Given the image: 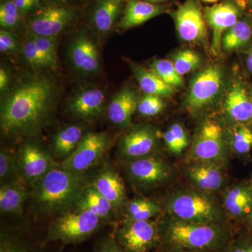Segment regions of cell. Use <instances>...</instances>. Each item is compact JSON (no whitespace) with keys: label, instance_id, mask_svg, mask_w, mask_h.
Masks as SVG:
<instances>
[{"label":"cell","instance_id":"cell-1","mask_svg":"<svg viewBox=\"0 0 252 252\" xmlns=\"http://www.w3.org/2000/svg\"><path fill=\"white\" fill-rule=\"evenodd\" d=\"M58 92L54 80L49 77L32 76L23 79L1 102V132L14 139L38 135L54 117Z\"/></svg>","mask_w":252,"mask_h":252},{"label":"cell","instance_id":"cell-2","mask_svg":"<svg viewBox=\"0 0 252 252\" xmlns=\"http://www.w3.org/2000/svg\"><path fill=\"white\" fill-rule=\"evenodd\" d=\"M159 236L158 248L220 252L233 232L226 223H192L166 215L159 221Z\"/></svg>","mask_w":252,"mask_h":252},{"label":"cell","instance_id":"cell-3","mask_svg":"<svg viewBox=\"0 0 252 252\" xmlns=\"http://www.w3.org/2000/svg\"><path fill=\"white\" fill-rule=\"evenodd\" d=\"M90 185L84 175L58 166L31 187V197L39 216H58L75 208L84 189Z\"/></svg>","mask_w":252,"mask_h":252},{"label":"cell","instance_id":"cell-4","mask_svg":"<svg viewBox=\"0 0 252 252\" xmlns=\"http://www.w3.org/2000/svg\"><path fill=\"white\" fill-rule=\"evenodd\" d=\"M164 211L177 220L198 223H226L222 203L213 193L184 189L172 193L164 203Z\"/></svg>","mask_w":252,"mask_h":252},{"label":"cell","instance_id":"cell-5","mask_svg":"<svg viewBox=\"0 0 252 252\" xmlns=\"http://www.w3.org/2000/svg\"><path fill=\"white\" fill-rule=\"evenodd\" d=\"M104 222L87 209L74 208L55 217L50 223L44 243L61 242L64 245L83 243L98 231Z\"/></svg>","mask_w":252,"mask_h":252},{"label":"cell","instance_id":"cell-6","mask_svg":"<svg viewBox=\"0 0 252 252\" xmlns=\"http://www.w3.org/2000/svg\"><path fill=\"white\" fill-rule=\"evenodd\" d=\"M79 17L75 5L64 0H44L26 19V28L34 35L58 36L74 26Z\"/></svg>","mask_w":252,"mask_h":252},{"label":"cell","instance_id":"cell-7","mask_svg":"<svg viewBox=\"0 0 252 252\" xmlns=\"http://www.w3.org/2000/svg\"><path fill=\"white\" fill-rule=\"evenodd\" d=\"M191 161L214 162L225 167L228 146L223 127L216 121L206 120L195 133L189 153Z\"/></svg>","mask_w":252,"mask_h":252},{"label":"cell","instance_id":"cell-8","mask_svg":"<svg viewBox=\"0 0 252 252\" xmlns=\"http://www.w3.org/2000/svg\"><path fill=\"white\" fill-rule=\"evenodd\" d=\"M112 234L126 252H150L159 246V221L124 219Z\"/></svg>","mask_w":252,"mask_h":252},{"label":"cell","instance_id":"cell-9","mask_svg":"<svg viewBox=\"0 0 252 252\" xmlns=\"http://www.w3.org/2000/svg\"><path fill=\"white\" fill-rule=\"evenodd\" d=\"M224 84L223 68L210 64L195 74L190 82L186 106L195 113L211 105L221 92Z\"/></svg>","mask_w":252,"mask_h":252},{"label":"cell","instance_id":"cell-10","mask_svg":"<svg viewBox=\"0 0 252 252\" xmlns=\"http://www.w3.org/2000/svg\"><path fill=\"white\" fill-rule=\"evenodd\" d=\"M110 146V138L106 132H89L83 137L74 153L59 162V166L67 171L84 175L101 160Z\"/></svg>","mask_w":252,"mask_h":252},{"label":"cell","instance_id":"cell-11","mask_svg":"<svg viewBox=\"0 0 252 252\" xmlns=\"http://www.w3.org/2000/svg\"><path fill=\"white\" fill-rule=\"evenodd\" d=\"M16 158L21 180L31 187L59 164L52 154L32 141L18 148Z\"/></svg>","mask_w":252,"mask_h":252},{"label":"cell","instance_id":"cell-12","mask_svg":"<svg viewBox=\"0 0 252 252\" xmlns=\"http://www.w3.org/2000/svg\"><path fill=\"white\" fill-rule=\"evenodd\" d=\"M243 0H225L204 9V17L212 32V51L218 56L221 51L223 34L244 15Z\"/></svg>","mask_w":252,"mask_h":252},{"label":"cell","instance_id":"cell-13","mask_svg":"<svg viewBox=\"0 0 252 252\" xmlns=\"http://www.w3.org/2000/svg\"><path fill=\"white\" fill-rule=\"evenodd\" d=\"M171 16L182 40L195 44L206 42L207 25L198 0H186L172 11Z\"/></svg>","mask_w":252,"mask_h":252},{"label":"cell","instance_id":"cell-14","mask_svg":"<svg viewBox=\"0 0 252 252\" xmlns=\"http://www.w3.org/2000/svg\"><path fill=\"white\" fill-rule=\"evenodd\" d=\"M158 140L157 131L152 126L140 124L130 127L119 140V157L126 162L155 155Z\"/></svg>","mask_w":252,"mask_h":252},{"label":"cell","instance_id":"cell-15","mask_svg":"<svg viewBox=\"0 0 252 252\" xmlns=\"http://www.w3.org/2000/svg\"><path fill=\"white\" fill-rule=\"evenodd\" d=\"M126 170L132 182L142 188H152L170 179L171 167L168 162L156 155L126 162Z\"/></svg>","mask_w":252,"mask_h":252},{"label":"cell","instance_id":"cell-16","mask_svg":"<svg viewBox=\"0 0 252 252\" xmlns=\"http://www.w3.org/2000/svg\"><path fill=\"white\" fill-rule=\"evenodd\" d=\"M68 57L72 67L82 75H94L100 69L98 48L85 32H80L74 36L68 49Z\"/></svg>","mask_w":252,"mask_h":252},{"label":"cell","instance_id":"cell-17","mask_svg":"<svg viewBox=\"0 0 252 252\" xmlns=\"http://www.w3.org/2000/svg\"><path fill=\"white\" fill-rule=\"evenodd\" d=\"M90 185L112 204L117 217L124 212L127 202L125 186L119 172L111 164L102 167Z\"/></svg>","mask_w":252,"mask_h":252},{"label":"cell","instance_id":"cell-18","mask_svg":"<svg viewBox=\"0 0 252 252\" xmlns=\"http://www.w3.org/2000/svg\"><path fill=\"white\" fill-rule=\"evenodd\" d=\"M124 4L120 0H91L88 21L97 33L107 35L120 21Z\"/></svg>","mask_w":252,"mask_h":252},{"label":"cell","instance_id":"cell-19","mask_svg":"<svg viewBox=\"0 0 252 252\" xmlns=\"http://www.w3.org/2000/svg\"><path fill=\"white\" fill-rule=\"evenodd\" d=\"M224 167L214 162L192 161L186 175L195 189L209 193L219 191L225 185Z\"/></svg>","mask_w":252,"mask_h":252},{"label":"cell","instance_id":"cell-20","mask_svg":"<svg viewBox=\"0 0 252 252\" xmlns=\"http://www.w3.org/2000/svg\"><path fill=\"white\" fill-rule=\"evenodd\" d=\"M224 109L227 117L237 124L252 121V94L250 85L235 81L225 95Z\"/></svg>","mask_w":252,"mask_h":252},{"label":"cell","instance_id":"cell-21","mask_svg":"<svg viewBox=\"0 0 252 252\" xmlns=\"http://www.w3.org/2000/svg\"><path fill=\"white\" fill-rule=\"evenodd\" d=\"M227 217L246 221L252 213V183L242 182L227 189L222 202Z\"/></svg>","mask_w":252,"mask_h":252},{"label":"cell","instance_id":"cell-22","mask_svg":"<svg viewBox=\"0 0 252 252\" xmlns=\"http://www.w3.org/2000/svg\"><path fill=\"white\" fill-rule=\"evenodd\" d=\"M106 96L102 90L95 88L78 91L69 100V112L85 121H94L103 112Z\"/></svg>","mask_w":252,"mask_h":252},{"label":"cell","instance_id":"cell-23","mask_svg":"<svg viewBox=\"0 0 252 252\" xmlns=\"http://www.w3.org/2000/svg\"><path fill=\"white\" fill-rule=\"evenodd\" d=\"M139 99L137 92L130 86L122 88L114 94L107 107V116L110 122L119 127L130 128Z\"/></svg>","mask_w":252,"mask_h":252},{"label":"cell","instance_id":"cell-24","mask_svg":"<svg viewBox=\"0 0 252 252\" xmlns=\"http://www.w3.org/2000/svg\"><path fill=\"white\" fill-rule=\"evenodd\" d=\"M126 3L122 18L117 25L121 30L137 27L168 10L166 5L153 4L144 0H130Z\"/></svg>","mask_w":252,"mask_h":252},{"label":"cell","instance_id":"cell-25","mask_svg":"<svg viewBox=\"0 0 252 252\" xmlns=\"http://www.w3.org/2000/svg\"><path fill=\"white\" fill-rule=\"evenodd\" d=\"M85 135L84 129L78 125L66 126L56 132L51 142L55 160L63 162L70 157Z\"/></svg>","mask_w":252,"mask_h":252},{"label":"cell","instance_id":"cell-26","mask_svg":"<svg viewBox=\"0 0 252 252\" xmlns=\"http://www.w3.org/2000/svg\"><path fill=\"white\" fill-rule=\"evenodd\" d=\"M28 186L23 181L1 185L0 187V210L1 213L20 215L23 205L31 197Z\"/></svg>","mask_w":252,"mask_h":252},{"label":"cell","instance_id":"cell-27","mask_svg":"<svg viewBox=\"0 0 252 252\" xmlns=\"http://www.w3.org/2000/svg\"><path fill=\"white\" fill-rule=\"evenodd\" d=\"M129 66L140 89L146 94L168 98L175 94V89L165 84L152 69H146L132 62L129 63Z\"/></svg>","mask_w":252,"mask_h":252},{"label":"cell","instance_id":"cell-28","mask_svg":"<svg viewBox=\"0 0 252 252\" xmlns=\"http://www.w3.org/2000/svg\"><path fill=\"white\" fill-rule=\"evenodd\" d=\"M252 39V17L243 16L222 36L221 50L233 52L246 47Z\"/></svg>","mask_w":252,"mask_h":252},{"label":"cell","instance_id":"cell-29","mask_svg":"<svg viewBox=\"0 0 252 252\" xmlns=\"http://www.w3.org/2000/svg\"><path fill=\"white\" fill-rule=\"evenodd\" d=\"M75 208L87 209L94 212L103 222H112L117 217L112 204L89 185L83 191Z\"/></svg>","mask_w":252,"mask_h":252},{"label":"cell","instance_id":"cell-30","mask_svg":"<svg viewBox=\"0 0 252 252\" xmlns=\"http://www.w3.org/2000/svg\"><path fill=\"white\" fill-rule=\"evenodd\" d=\"M160 204L151 199L135 198L126 202L124 207V219L130 220H152L160 215Z\"/></svg>","mask_w":252,"mask_h":252},{"label":"cell","instance_id":"cell-31","mask_svg":"<svg viewBox=\"0 0 252 252\" xmlns=\"http://www.w3.org/2000/svg\"><path fill=\"white\" fill-rule=\"evenodd\" d=\"M0 252H40L17 230L1 229Z\"/></svg>","mask_w":252,"mask_h":252},{"label":"cell","instance_id":"cell-32","mask_svg":"<svg viewBox=\"0 0 252 252\" xmlns=\"http://www.w3.org/2000/svg\"><path fill=\"white\" fill-rule=\"evenodd\" d=\"M26 26V20L23 18L13 0H1L0 2V27L1 30L16 32L23 26Z\"/></svg>","mask_w":252,"mask_h":252},{"label":"cell","instance_id":"cell-33","mask_svg":"<svg viewBox=\"0 0 252 252\" xmlns=\"http://www.w3.org/2000/svg\"><path fill=\"white\" fill-rule=\"evenodd\" d=\"M167 150L174 155H181L189 147L188 134L185 127L178 123L172 124L162 135Z\"/></svg>","mask_w":252,"mask_h":252},{"label":"cell","instance_id":"cell-34","mask_svg":"<svg viewBox=\"0 0 252 252\" xmlns=\"http://www.w3.org/2000/svg\"><path fill=\"white\" fill-rule=\"evenodd\" d=\"M150 69L165 84L173 89H182L185 86L183 78L176 70L173 63L170 60H154L150 63Z\"/></svg>","mask_w":252,"mask_h":252},{"label":"cell","instance_id":"cell-35","mask_svg":"<svg viewBox=\"0 0 252 252\" xmlns=\"http://www.w3.org/2000/svg\"><path fill=\"white\" fill-rule=\"evenodd\" d=\"M16 181L23 180L18 171L16 153L2 148L0 152V183L1 185Z\"/></svg>","mask_w":252,"mask_h":252},{"label":"cell","instance_id":"cell-36","mask_svg":"<svg viewBox=\"0 0 252 252\" xmlns=\"http://www.w3.org/2000/svg\"><path fill=\"white\" fill-rule=\"evenodd\" d=\"M171 61L182 77L198 69L202 63L200 55L189 49L177 51L172 56Z\"/></svg>","mask_w":252,"mask_h":252},{"label":"cell","instance_id":"cell-37","mask_svg":"<svg viewBox=\"0 0 252 252\" xmlns=\"http://www.w3.org/2000/svg\"><path fill=\"white\" fill-rule=\"evenodd\" d=\"M230 145L235 153L245 155L252 149V130L245 124H237L231 138Z\"/></svg>","mask_w":252,"mask_h":252},{"label":"cell","instance_id":"cell-38","mask_svg":"<svg viewBox=\"0 0 252 252\" xmlns=\"http://www.w3.org/2000/svg\"><path fill=\"white\" fill-rule=\"evenodd\" d=\"M23 56L25 61L31 67L38 70L41 69H52L49 63L38 49L35 42L28 34L27 40L23 44L22 48Z\"/></svg>","mask_w":252,"mask_h":252},{"label":"cell","instance_id":"cell-39","mask_svg":"<svg viewBox=\"0 0 252 252\" xmlns=\"http://www.w3.org/2000/svg\"><path fill=\"white\" fill-rule=\"evenodd\" d=\"M35 42L38 49L45 58L50 66L55 69L57 66L58 36H38L28 33Z\"/></svg>","mask_w":252,"mask_h":252},{"label":"cell","instance_id":"cell-40","mask_svg":"<svg viewBox=\"0 0 252 252\" xmlns=\"http://www.w3.org/2000/svg\"><path fill=\"white\" fill-rule=\"evenodd\" d=\"M165 107L162 97L145 94L139 99L137 111L144 117H152L160 114Z\"/></svg>","mask_w":252,"mask_h":252},{"label":"cell","instance_id":"cell-41","mask_svg":"<svg viewBox=\"0 0 252 252\" xmlns=\"http://www.w3.org/2000/svg\"><path fill=\"white\" fill-rule=\"evenodd\" d=\"M220 252H252V233L233 238Z\"/></svg>","mask_w":252,"mask_h":252},{"label":"cell","instance_id":"cell-42","mask_svg":"<svg viewBox=\"0 0 252 252\" xmlns=\"http://www.w3.org/2000/svg\"><path fill=\"white\" fill-rule=\"evenodd\" d=\"M17 36L12 32L0 31V51L1 54H13L18 50Z\"/></svg>","mask_w":252,"mask_h":252},{"label":"cell","instance_id":"cell-43","mask_svg":"<svg viewBox=\"0 0 252 252\" xmlns=\"http://www.w3.org/2000/svg\"><path fill=\"white\" fill-rule=\"evenodd\" d=\"M94 252H126L117 243L112 233L104 236L97 242Z\"/></svg>","mask_w":252,"mask_h":252},{"label":"cell","instance_id":"cell-44","mask_svg":"<svg viewBox=\"0 0 252 252\" xmlns=\"http://www.w3.org/2000/svg\"><path fill=\"white\" fill-rule=\"evenodd\" d=\"M44 0H13L25 19H27L40 6Z\"/></svg>","mask_w":252,"mask_h":252},{"label":"cell","instance_id":"cell-45","mask_svg":"<svg viewBox=\"0 0 252 252\" xmlns=\"http://www.w3.org/2000/svg\"><path fill=\"white\" fill-rule=\"evenodd\" d=\"M10 77L8 71L3 66L0 69V91L1 94H4L9 85Z\"/></svg>","mask_w":252,"mask_h":252},{"label":"cell","instance_id":"cell-46","mask_svg":"<svg viewBox=\"0 0 252 252\" xmlns=\"http://www.w3.org/2000/svg\"><path fill=\"white\" fill-rule=\"evenodd\" d=\"M157 252H201L192 251V250H182V249H170L158 248Z\"/></svg>","mask_w":252,"mask_h":252},{"label":"cell","instance_id":"cell-47","mask_svg":"<svg viewBox=\"0 0 252 252\" xmlns=\"http://www.w3.org/2000/svg\"><path fill=\"white\" fill-rule=\"evenodd\" d=\"M246 66L248 72L252 74V49L249 53L246 59Z\"/></svg>","mask_w":252,"mask_h":252},{"label":"cell","instance_id":"cell-48","mask_svg":"<svg viewBox=\"0 0 252 252\" xmlns=\"http://www.w3.org/2000/svg\"><path fill=\"white\" fill-rule=\"evenodd\" d=\"M245 222H246L247 224H248L249 230H250V233H252V213Z\"/></svg>","mask_w":252,"mask_h":252},{"label":"cell","instance_id":"cell-49","mask_svg":"<svg viewBox=\"0 0 252 252\" xmlns=\"http://www.w3.org/2000/svg\"><path fill=\"white\" fill-rule=\"evenodd\" d=\"M64 1L77 6L78 3H84L87 1V0H64Z\"/></svg>","mask_w":252,"mask_h":252},{"label":"cell","instance_id":"cell-50","mask_svg":"<svg viewBox=\"0 0 252 252\" xmlns=\"http://www.w3.org/2000/svg\"><path fill=\"white\" fill-rule=\"evenodd\" d=\"M144 1H148V2L153 3V4H160V3L166 1L167 0H144Z\"/></svg>","mask_w":252,"mask_h":252},{"label":"cell","instance_id":"cell-51","mask_svg":"<svg viewBox=\"0 0 252 252\" xmlns=\"http://www.w3.org/2000/svg\"><path fill=\"white\" fill-rule=\"evenodd\" d=\"M204 1H207V2H217V1H220V0H203Z\"/></svg>","mask_w":252,"mask_h":252},{"label":"cell","instance_id":"cell-52","mask_svg":"<svg viewBox=\"0 0 252 252\" xmlns=\"http://www.w3.org/2000/svg\"><path fill=\"white\" fill-rule=\"evenodd\" d=\"M249 3H250V8H251L252 12V0H249Z\"/></svg>","mask_w":252,"mask_h":252},{"label":"cell","instance_id":"cell-53","mask_svg":"<svg viewBox=\"0 0 252 252\" xmlns=\"http://www.w3.org/2000/svg\"><path fill=\"white\" fill-rule=\"evenodd\" d=\"M120 1H124V2H127V1H130V0H120Z\"/></svg>","mask_w":252,"mask_h":252},{"label":"cell","instance_id":"cell-54","mask_svg":"<svg viewBox=\"0 0 252 252\" xmlns=\"http://www.w3.org/2000/svg\"><path fill=\"white\" fill-rule=\"evenodd\" d=\"M250 90H251L252 94V84H250Z\"/></svg>","mask_w":252,"mask_h":252},{"label":"cell","instance_id":"cell-55","mask_svg":"<svg viewBox=\"0 0 252 252\" xmlns=\"http://www.w3.org/2000/svg\"><path fill=\"white\" fill-rule=\"evenodd\" d=\"M251 182H252V181H251Z\"/></svg>","mask_w":252,"mask_h":252}]
</instances>
